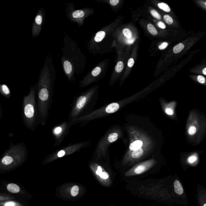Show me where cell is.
<instances>
[{
    "label": "cell",
    "mask_w": 206,
    "mask_h": 206,
    "mask_svg": "<svg viewBox=\"0 0 206 206\" xmlns=\"http://www.w3.org/2000/svg\"><path fill=\"white\" fill-rule=\"evenodd\" d=\"M61 65L65 75L70 83H74L76 76L80 75L83 71V55L75 41L64 33Z\"/></svg>",
    "instance_id": "6da1fadb"
},
{
    "label": "cell",
    "mask_w": 206,
    "mask_h": 206,
    "mask_svg": "<svg viewBox=\"0 0 206 206\" xmlns=\"http://www.w3.org/2000/svg\"><path fill=\"white\" fill-rule=\"evenodd\" d=\"M37 83L30 87L27 95L23 97L22 103V117L27 128L31 131L36 129L40 122L37 103Z\"/></svg>",
    "instance_id": "7a4b0ae2"
},
{
    "label": "cell",
    "mask_w": 206,
    "mask_h": 206,
    "mask_svg": "<svg viewBox=\"0 0 206 206\" xmlns=\"http://www.w3.org/2000/svg\"><path fill=\"white\" fill-rule=\"evenodd\" d=\"M186 132L189 141L199 144L206 134V118L198 111H191L186 122Z\"/></svg>",
    "instance_id": "3957f363"
},
{
    "label": "cell",
    "mask_w": 206,
    "mask_h": 206,
    "mask_svg": "<svg viewBox=\"0 0 206 206\" xmlns=\"http://www.w3.org/2000/svg\"><path fill=\"white\" fill-rule=\"evenodd\" d=\"M28 155V150L24 143L11 144L1 158V168L11 169L19 166L27 159Z\"/></svg>",
    "instance_id": "277c9868"
},
{
    "label": "cell",
    "mask_w": 206,
    "mask_h": 206,
    "mask_svg": "<svg viewBox=\"0 0 206 206\" xmlns=\"http://www.w3.org/2000/svg\"><path fill=\"white\" fill-rule=\"evenodd\" d=\"M85 144V143H74L58 149L48 155L45 158L43 163H50L59 158L76 153L84 147Z\"/></svg>",
    "instance_id": "5b68a950"
},
{
    "label": "cell",
    "mask_w": 206,
    "mask_h": 206,
    "mask_svg": "<svg viewBox=\"0 0 206 206\" xmlns=\"http://www.w3.org/2000/svg\"><path fill=\"white\" fill-rule=\"evenodd\" d=\"M65 13L66 18L71 22L77 23L80 27L83 24V20L86 17L87 11L85 9H75V3H71L65 4Z\"/></svg>",
    "instance_id": "8992f818"
},
{
    "label": "cell",
    "mask_w": 206,
    "mask_h": 206,
    "mask_svg": "<svg viewBox=\"0 0 206 206\" xmlns=\"http://www.w3.org/2000/svg\"><path fill=\"white\" fill-rule=\"evenodd\" d=\"M73 125L72 122L68 120L63 122L52 128V132L55 141L54 147H56L62 143L68 135L69 129Z\"/></svg>",
    "instance_id": "52a82bcc"
},
{
    "label": "cell",
    "mask_w": 206,
    "mask_h": 206,
    "mask_svg": "<svg viewBox=\"0 0 206 206\" xmlns=\"http://www.w3.org/2000/svg\"><path fill=\"white\" fill-rule=\"evenodd\" d=\"M46 10L43 7L38 10L34 18L31 27V35L33 38L39 36L41 33L46 18Z\"/></svg>",
    "instance_id": "ba28073f"
},
{
    "label": "cell",
    "mask_w": 206,
    "mask_h": 206,
    "mask_svg": "<svg viewBox=\"0 0 206 206\" xmlns=\"http://www.w3.org/2000/svg\"><path fill=\"white\" fill-rule=\"evenodd\" d=\"M91 169L98 182L105 187L110 186L112 184V180L108 172L103 169L101 166L91 165Z\"/></svg>",
    "instance_id": "9c48e42d"
},
{
    "label": "cell",
    "mask_w": 206,
    "mask_h": 206,
    "mask_svg": "<svg viewBox=\"0 0 206 206\" xmlns=\"http://www.w3.org/2000/svg\"><path fill=\"white\" fill-rule=\"evenodd\" d=\"M154 162L153 161H147L139 164L132 168L130 170L125 173L126 177L134 176L140 175L147 171L153 166Z\"/></svg>",
    "instance_id": "30bf717a"
},
{
    "label": "cell",
    "mask_w": 206,
    "mask_h": 206,
    "mask_svg": "<svg viewBox=\"0 0 206 206\" xmlns=\"http://www.w3.org/2000/svg\"><path fill=\"white\" fill-rule=\"evenodd\" d=\"M0 93L2 95L7 99H9L11 96L10 89L6 84H1L0 85Z\"/></svg>",
    "instance_id": "8fae6325"
},
{
    "label": "cell",
    "mask_w": 206,
    "mask_h": 206,
    "mask_svg": "<svg viewBox=\"0 0 206 206\" xmlns=\"http://www.w3.org/2000/svg\"><path fill=\"white\" fill-rule=\"evenodd\" d=\"M119 108L120 105L118 104L117 103H112L106 107V111L108 113L112 114L116 112L119 110Z\"/></svg>",
    "instance_id": "7c38bea8"
},
{
    "label": "cell",
    "mask_w": 206,
    "mask_h": 206,
    "mask_svg": "<svg viewBox=\"0 0 206 206\" xmlns=\"http://www.w3.org/2000/svg\"><path fill=\"white\" fill-rule=\"evenodd\" d=\"M174 191L177 194L180 195L184 192L183 186L178 180H176L174 182Z\"/></svg>",
    "instance_id": "4fadbf2b"
},
{
    "label": "cell",
    "mask_w": 206,
    "mask_h": 206,
    "mask_svg": "<svg viewBox=\"0 0 206 206\" xmlns=\"http://www.w3.org/2000/svg\"><path fill=\"white\" fill-rule=\"evenodd\" d=\"M143 145V143L142 141L140 140H137L132 143L130 145L129 148L130 150H132V151H134L141 148Z\"/></svg>",
    "instance_id": "5bb4252c"
},
{
    "label": "cell",
    "mask_w": 206,
    "mask_h": 206,
    "mask_svg": "<svg viewBox=\"0 0 206 206\" xmlns=\"http://www.w3.org/2000/svg\"><path fill=\"white\" fill-rule=\"evenodd\" d=\"M7 189L8 191L13 193H17L20 191V188L15 184L11 183L7 185Z\"/></svg>",
    "instance_id": "9a60e30c"
},
{
    "label": "cell",
    "mask_w": 206,
    "mask_h": 206,
    "mask_svg": "<svg viewBox=\"0 0 206 206\" xmlns=\"http://www.w3.org/2000/svg\"><path fill=\"white\" fill-rule=\"evenodd\" d=\"M106 35L105 31H98L96 33L95 36L94 37V40L97 42H100L104 38Z\"/></svg>",
    "instance_id": "2e32d148"
},
{
    "label": "cell",
    "mask_w": 206,
    "mask_h": 206,
    "mask_svg": "<svg viewBox=\"0 0 206 206\" xmlns=\"http://www.w3.org/2000/svg\"><path fill=\"white\" fill-rule=\"evenodd\" d=\"M143 153H144V151L143 149L141 148H140L138 150L132 151L131 155L132 157L136 159V158H139L143 155Z\"/></svg>",
    "instance_id": "e0dca14e"
},
{
    "label": "cell",
    "mask_w": 206,
    "mask_h": 206,
    "mask_svg": "<svg viewBox=\"0 0 206 206\" xmlns=\"http://www.w3.org/2000/svg\"><path fill=\"white\" fill-rule=\"evenodd\" d=\"M184 48V46L182 43H179L173 48V52L175 54H178L181 52Z\"/></svg>",
    "instance_id": "ac0fdd59"
},
{
    "label": "cell",
    "mask_w": 206,
    "mask_h": 206,
    "mask_svg": "<svg viewBox=\"0 0 206 206\" xmlns=\"http://www.w3.org/2000/svg\"><path fill=\"white\" fill-rule=\"evenodd\" d=\"M176 105L173 106L172 107H169L165 109V112L167 115L170 116H174L176 115L175 114V107L176 106Z\"/></svg>",
    "instance_id": "d6986e66"
},
{
    "label": "cell",
    "mask_w": 206,
    "mask_h": 206,
    "mask_svg": "<svg viewBox=\"0 0 206 206\" xmlns=\"http://www.w3.org/2000/svg\"><path fill=\"white\" fill-rule=\"evenodd\" d=\"M158 7L159 9L163 10L166 12H169L171 11V9L169 6L166 3H161L158 4Z\"/></svg>",
    "instance_id": "ffe728a7"
},
{
    "label": "cell",
    "mask_w": 206,
    "mask_h": 206,
    "mask_svg": "<svg viewBox=\"0 0 206 206\" xmlns=\"http://www.w3.org/2000/svg\"><path fill=\"white\" fill-rule=\"evenodd\" d=\"M196 153H193L191 154L188 158V161L190 163H193L196 162L198 160V156Z\"/></svg>",
    "instance_id": "44dd1931"
},
{
    "label": "cell",
    "mask_w": 206,
    "mask_h": 206,
    "mask_svg": "<svg viewBox=\"0 0 206 206\" xmlns=\"http://www.w3.org/2000/svg\"><path fill=\"white\" fill-rule=\"evenodd\" d=\"M147 27L148 31L152 35L155 36L157 35V31L156 30V28L154 27V26L152 24L149 23L147 25Z\"/></svg>",
    "instance_id": "7402d4cb"
},
{
    "label": "cell",
    "mask_w": 206,
    "mask_h": 206,
    "mask_svg": "<svg viewBox=\"0 0 206 206\" xmlns=\"http://www.w3.org/2000/svg\"><path fill=\"white\" fill-rule=\"evenodd\" d=\"M118 134L116 133H113L109 134L108 137V141L110 143H113L116 141L118 139Z\"/></svg>",
    "instance_id": "603a6c76"
},
{
    "label": "cell",
    "mask_w": 206,
    "mask_h": 206,
    "mask_svg": "<svg viewBox=\"0 0 206 206\" xmlns=\"http://www.w3.org/2000/svg\"><path fill=\"white\" fill-rule=\"evenodd\" d=\"M124 68V63L122 61H119L116 64L115 67V70L117 73L122 72Z\"/></svg>",
    "instance_id": "cb8c5ba5"
},
{
    "label": "cell",
    "mask_w": 206,
    "mask_h": 206,
    "mask_svg": "<svg viewBox=\"0 0 206 206\" xmlns=\"http://www.w3.org/2000/svg\"><path fill=\"white\" fill-rule=\"evenodd\" d=\"M123 33L125 37L128 39H131L132 38V34L130 30H129L128 29L125 28L123 29Z\"/></svg>",
    "instance_id": "d4e9b609"
},
{
    "label": "cell",
    "mask_w": 206,
    "mask_h": 206,
    "mask_svg": "<svg viewBox=\"0 0 206 206\" xmlns=\"http://www.w3.org/2000/svg\"><path fill=\"white\" fill-rule=\"evenodd\" d=\"M101 72V68L99 67H95V68H94L93 70H92V71L91 72V75L93 77H96V76H98L100 73Z\"/></svg>",
    "instance_id": "484cf974"
},
{
    "label": "cell",
    "mask_w": 206,
    "mask_h": 206,
    "mask_svg": "<svg viewBox=\"0 0 206 206\" xmlns=\"http://www.w3.org/2000/svg\"><path fill=\"white\" fill-rule=\"evenodd\" d=\"M79 191V187L77 185L74 186L71 188V195L73 196H76L78 194Z\"/></svg>",
    "instance_id": "4316f807"
},
{
    "label": "cell",
    "mask_w": 206,
    "mask_h": 206,
    "mask_svg": "<svg viewBox=\"0 0 206 206\" xmlns=\"http://www.w3.org/2000/svg\"><path fill=\"white\" fill-rule=\"evenodd\" d=\"M163 19L165 22L167 24L169 25H171V24L173 23L174 22V20L171 17H170L169 15H164L163 17Z\"/></svg>",
    "instance_id": "83f0119b"
},
{
    "label": "cell",
    "mask_w": 206,
    "mask_h": 206,
    "mask_svg": "<svg viewBox=\"0 0 206 206\" xmlns=\"http://www.w3.org/2000/svg\"><path fill=\"white\" fill-rule=\"evenodd\" d=\"M151 13L153 17L157 19L160 20L161 19V16L157 11L155 10H152L151 11Z\"/></svg>",
    "instance_id": "f1b7e54d"
},
{
    "label": "cell",
    "mask_w": 206,
    "mask_h": 206,
    "mask_svg": "<svg viewBox=\"0 0 206 206\" xmlns=\"http://www.w3.org/2000/svg\"><path fill=\"white\" fill-rule=\"evenodd\" d=\"M197 80L199 83H201V84H204L206 83L205 78L203 76H201V75H198L197 76Z\"/></svg>",
    "instance_id": "f546056e"
},
{
    "label": "cell",
    "mask_w": 206,
    "mask_h": 206,
    "mask_svg": "<svg viewBox=\"0 0 206 206\" xmlns=\"http://www.w3.org/2000/svg\"><path fill=\"white\" fill-rule=\"evenodd\" d=\"M168 45V44L167 42H163V43H162V44L159 46V49L160 50H163L165 49V48L167 47Z\"/></svg>",
    "instance_id": "4dcf8cb0"
},
{
    "label": "cell",
    "mask_w": 206,
    "mask_h": 206,
    "mask_svg": "<svg viewBox=\"0 0 206 206\" xmlns=\"http://www.w3.org/2000/svg\"><path fill=\"white\" fill-rule=\"evenodd\" d=\"M134 59L132 58H130L128 60V67H130V68L132 67L134 64Z\"/></svg>",
    "instance_id": "1f68e13d"
},
{
    "label": "cell",
    "mask_w": 206,
    "mask_h": 206,
    "mask_svg": "<svg viewBox=\"0 0 206 206\" xmlns=\"http://www.w3.org/2000/svg\"><path fill=\"white\" fill-rule=\"evenodd\" d=\"M119 0H110V5L113 6H116L119 3Z\"/></svg>",
    "instance_id": "d6a6232c"
},
{
    "label": "cell",
    "mask_w": 206,
    "mask_h": 206,
    "mask_svg": "<svg viewBox=\"0 0 206 206\" xmlns=\"http://www.w3.org/2000/svg\"><path fill=\"white\" fill-rule=\"evenodd\" d=\"M158 25L160 28H161L162 29H164L166 28L165 24H164L163 22H161V21L158 22Z\"/></svg>",
    "instance_id": "836d02e7"
},
{
    "label": "cell",
    "mask_w": 206,
    "mask_h": 206,
    "mask_svg": "<svg viewBox=\"0 0 206 206\" xmlns=\"http://www.w3.org/2000/svg\"><path fill=\"white\" fill-rule=\"evenodd\" d=\"M16 204L13 202H6L5 204V206H15Z\"/></svg>",
    "instance_id": "e575fe53"
},
{
    "label": "cell",
    "mask_w": 206,
    "mask_h": 206,
    "mask_svg": "<svg viewBox=\"0 0 206 206\" xmlns=\"http://www.w3.org/2000/svg\"><path fill=\"white\" fill-rule=\"evenodd\" d=\"M135 39L134 38H132V39H128V40H126V42L127 44H132L133 42H134Z\"/></svg>",
    "instance_id": "d590c367"
},
{
    "label": "cell",
    "mask_w": 206,
    "mask_h": 206,
    "mask_svg": "<svg viewBox=\"0 0 206 206\" xmlns=\"http://www.w3.org/2000/svg\"><path fill=\"white\" fill-rule=\"evenodd\" d=\"M202 73L203 75H206V68H204V69L202 70Z\"/></svg>",
    "instance_id": "8d00e7d4"
},
{
    "label": "cell",
    "mask_w": 206,
    "mask_h": 206,
    "mask_svg": "<svg viewBox=\"0 0 206 206\" xmlns=\"http://www.w3.org/2000/svg\"><path fill=\"white\" fill-rule=\"evenodd\" d=\"M204 5H205V6H206V2H205V3H204Z\"/></svg>",
    "instance_id": "74e56055"
},
{
    "label": "cell",
    "mask_w": 206,
    "mask_h": 206,
    "mask_svg": "<svg viewBox=\"0 0 206 206\" xmlns=\"http://www.w3.org/2000/svg\"><path fill=\"white\" fill-rule=\"evenodd\" d=\"M203 206H206V203L204 204V205H203Z\"/></svg>",
    "instance_id": "f35d334b"
}]
</instances>
